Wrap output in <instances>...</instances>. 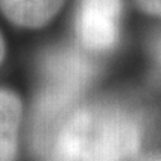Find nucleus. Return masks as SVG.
I'll return each instance as SVG.
<instances>
[{
	"instance_id": "1",
	"label": "nucleus",
	"mask_w": 161,
	"mask_h": 161,
	"mask_svg": "<svg viewBox=\"0 0 161 161\" xmlns=\"http://www.w3.org/2000/svg\"><path fill=\"white\" fill-rule=\"evenodd\" d=\"M139 143L137 116L119 104L102 102L75 108L39 155L45 161H128Z\"/></svg>"
},
{
	"instance_id": "2",
	"label": "nucleus",
	"mask_w": 161,
	"mask_h": 161,
	"mask_svg": "<svg viewBox=\"0 0 161 161\" xmlns=\"http://www.w3.org/2000/svg\"><path fill=\"white\" fill-rule=\"evenodd\" d=\"M91 61L72 48H57L42 60V91L36 100L31 140L42 149L61 121L76 108V102L92 78Z\"/></svg>"
},
{
	"instance_id": "3",
	"label": "nucleus",
	"mask_w": 161,
	"mask_h": 161,
	"mask_svg": "<svg viewBox=\"0 0 161 161\" xmlns=\"http://www.w3.org/2000/svg\"><path fill=\"white\" fill-rule=\"evenodd\" d=\"M122 0H79L76 33L80 43L91 51L114 48L119 36Z\"/></svg>"
},
{
	"instance_id": "4",
	"label": "nucleus",
	"mask_w": 161,
	"mask_h": 161,
	"mask_svg": "<svg viewBox=\"0 0 161 161\" xmlns=\"http://www.w3.org/2000/svg\"><path fill=\"white\" fill-rule=\"evenodd\" d=\"M64 0H0V8L12 23L40 27L51 21Z\"/></svg>"
},
{
	"instance_id": "5",
	"label": "nucleus",
	"mask_w": 161,
	"mask_h": 161,
	"mask_svg": "<svg viewBox=\"0 0 161 161\" xmlns=\"http://www.w3.org/2000/svg\"><path fill=\"white\" fill-rule=\"evenodd\" d=\"M21 103L11 91L0 90V161H15Z\"/></svg>"
},
{
	"instance_id": "6",
	"label": "nucleus",
	"mask_w": 161,
	"mask_h": 161,
	"mask_svg": "<svg viewBox=\"0 0 161 161\" xmlns=\"http://www.w3.org/2000/svg\"><path fill=\"white\" fill-rule=\"evenodd\" d=\"M136 3L143 12L161 17V0H136Z\"/></svg>"
},
{
	"instance_id": "7",
	"label": "nucleus",
	"mask_w": 161,
	"mask_h": 161,
	"mask_svg": "<svg viewBox=\"0 0 161 161\" xmlns=\"http://www.w3.org/2000/svg\"><path fill=\"white\" fill-rule=\"evenodd\" d=\"M151 49H152V55L155 57L157 63L161 66V31L158 35L154 36L152 39V45H151Z\"/></svg>"
},
{
	"instance_id": "8",
	"label": "nucleus",
	"mask_w": 161,
	"mask_h": 161,
	"mask_svg": "<svg viewBox=\"0 0 161 161\" xmlns=\"http://www.w3.org/2000/svg\"><path fill=\"white\" fill-rule=\"evenodd\" d=\"M5 55V43H3V39H2V35H0V61Z\"/></svg>"
}]
</instances>
